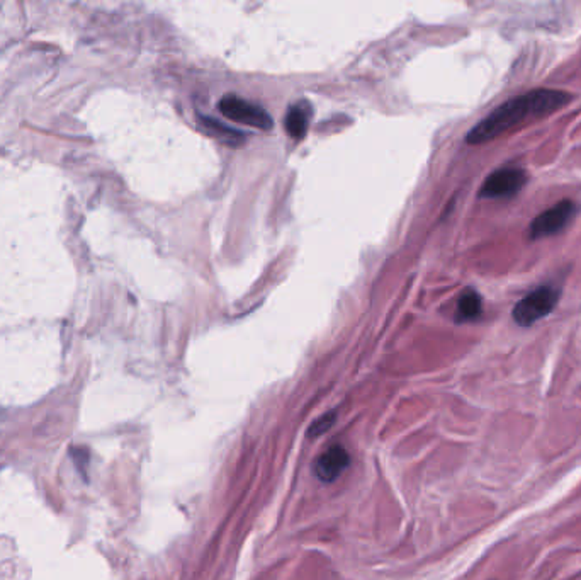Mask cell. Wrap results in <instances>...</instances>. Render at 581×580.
<instances>
[{"label": "cell", "instance_id": "6da1fadb", "mask_svg": "<svg viewBox=\"0 0 581 580\" xmlns=\"http://www.w3.org/2000/svg\"><path fill=\"white\" fill-rule=\"evenodd\" d=\"M571 101V94L556 89H534L499 106L466 137L469 145H482L501 137L524 123L541 120Z\"/></svg>", "mask_w": 581, "mask_h": 580}, {"label": "cell", "instance_id": "7a4b0ae2", "mask_svg": "<svg viewBox=\"0 0 581 580\" xmlns=\"http://www.w3.org/2000/svg\"><path fill=\"white\" fill-rule=\"evenodd\" d=\"M560 291L551 285L539 286L525 294L517 305H515L514 320L520 327H531L539 322L541 319H546L549 313L558 305Z\"/></svg>", "mask_w": 581, "mask_h": 580}, {"label": "cell", "instance_id": "3957f363", "mask_svg": "<svg viewBox=\"0 0 581 580\" xmlns=\"http://www.w3.org/2000/svg\"><path fill=\"white\" fill-rule=\"evenodd\" d=\"M219 113L233 123L247 124L259 130L272 128V118L269 116L266 109L259 104L250 103L238 96H226L218 103Z\"/></svg>", "mask_w": 581, "mask_h": 580}, {"label": "cell", "instance_id": "277c9868", "mask_svg": "<svg viewBox=\"0 0 581 580\" xmlns=\"http://www.w3.org/2000/svg\"><path fill=\"white\" fill-rule=\"evenodd\" d=\"M575 215H577V205L573 201L569 200L560 201L558 205L551 206L549 209L534 218L529 228V237L532 240H541L558 235L575 218Z\"/></svg>", "mask_w": 581, "mask_h": 580}, {"label": "cell", "instance_id": "5b68a950", "mask_svg": "<svg viewBox=\"0 0 581 580\" xmlns=\"http://www.w3.org/2000/svg\"><path fill=\"white\" fill-rule=\"evenodd\" d=\"M527 172L518 167H503L490 174L480 189V196L486 200H505L518 194L527 184Z\"/></svg>", "mask_w": 581, "mask_h": 580}, {"label": "cell", "instance_id": "8992f818", "mask_svg": "<svg viewBox=\"0 0 581 580\" xmlns=\"http://www.w3.org/2000/svg\"><path fill=\"white\" fill-rule=\"evenodd\" d=\"M350 456L346 448L335 444L327 448L315 461L316 477L321 482H335L347 468H349Z\"/></svg>", "mask_w": 581, "mask_h": 580}, {"label": "cell", "instance_id": "52a82bcc", "mask_svg": "<svg viewBox=\"0 0 581 580\" xmlns=\"http://www.w3.org/2000/svg\"><path fill=\"white\" fill-rule=\"evenodd\" d=\"M310 121H312V106L304 101L293 104L286 115V120H284L287 135L296 138V140L304 137L308 132Z\"/></svg>", "mask_w": 581, "mask_h": 580}, {"label": "cell", "instance_id": "ba28073f", "mask_svg": "<svg viewBox=\"0 0 581 580\" xmlns=\"http://www.w3.org/2000/svg\"><path fill=\"white\" fill-rule=\"evenodd\" d=\"M483 313V300L478 291L466 290L457 302V320L473 322L478 320Z\"/></svg>", "mask_w": 581, "mask_h": 580}, {"label": "cell", "instance_id": "9c48e42d", "mask_svg": "<svg viewBox=\"0 0 581 580\" xmlns=\"http://www.w3.org/2000/svg\"><path fill=\"white\" fill-rule=\"evenodd\" d=\"M335 419H337V414H335V412H329V414H325L323 417H320V419H318L316 422H313L312 427H310V438H316V436L325 434V432L333 426Z\"/></svg>", "mask_w": 581, "mask_h": 580}, {"label": "cell", "instance_id": "30bf717a", "mask_svg": "<svg viewBox=\"0 0 581 580\" xmlns=\"http://www.w3.org/2000/svg\"><path fill=\"white\" fill-rule=\"evenodd\" d=\"M72 458H73V461H75V465H77V468H79V472L82 473L83 477H85V473H87V468H89V460H90V455H89V449L87 448H83V446H77V448H72Z\"/></svg>", "mask_w": 581, "mask_h": 580}, {"label": "cell", "instance_id": "8fae6325", "mask_svg": "<svg viewBox=\"0 0 581 580\" xmlns=\"http://www.w3.org/2000/svg\"><path fill=\"white\" fill-rule=\"evenodd\" d=\"M204 123L208 124V128H211V130H217L218 133L219 135H223L225 138H233V140H236L238 137H242L238 132H233L232 128H228V126H221V124H218V121L215 120H208V118H204Z\"/></svg>", "mask_w": 581, "mask_h": 580}]
</instances>
